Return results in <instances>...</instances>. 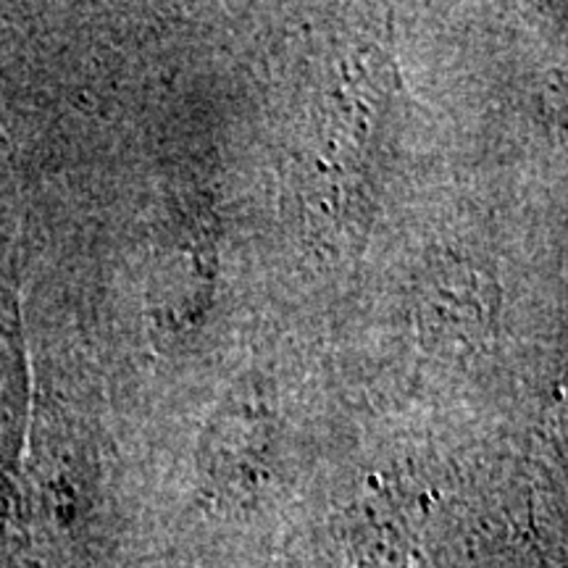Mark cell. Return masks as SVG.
Instances as JSON below:
<instances>
[]
</instances>
